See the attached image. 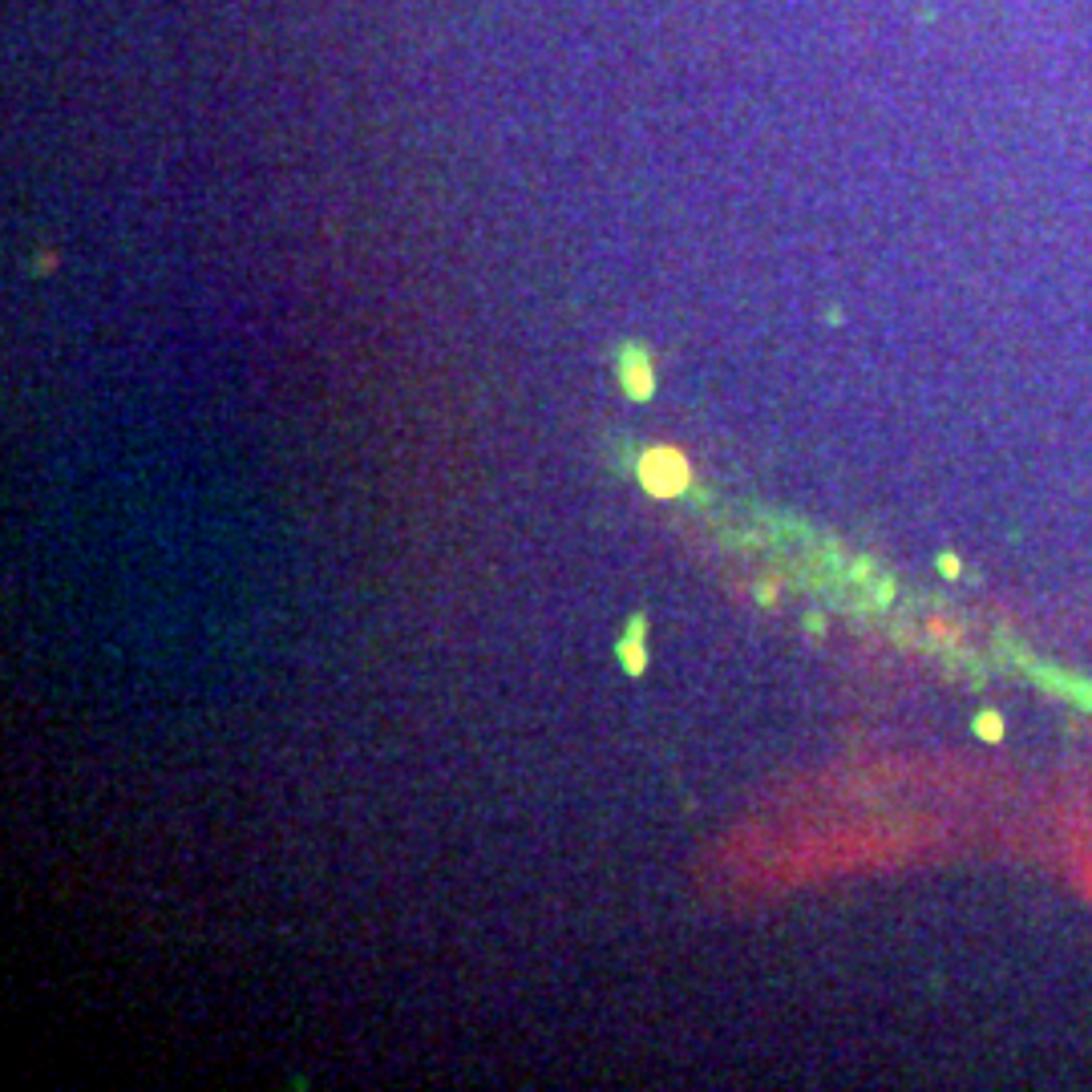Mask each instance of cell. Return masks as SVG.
Returning <instances> with one entry per match:
<instances>
[{"label":"cell","instance_id":"obj_1","mask_svg":"<svg viewBox=\"0 0 1092 1092\" xmlns=\"http://www.w3.org/2000/svg\"><path fill=\"white\" fill-rule=\"evenodd\" d=\"M640 481H644L648 493H656V498H676V493L688 489L692 469L676 449H652L640 461Z\"/></svg>","mask_w":1092,"mask_h":1092},{"label":"cell","instance_id":"obj_3","mask_svg":"<svg viewBox=\"0 0 1092 1092\" xmlns=\"http://www.w3.org/2000/svg\"><path fill=\"white\" fill-rule=\"evenodd\" d=\"M979 733L983 737H1000V717H979Z\"/></svg>","mask_w":1092,"mask_h":1092},{"label":"cell","instance_id":"obj_2","mask_svg":"<svg viewBox=\"0 0 1092 1092\" xmlns=\"http://www.w3.org/2000/svg\"><path fill=\"white\" fill-rule=\"evenodd\" d=\"M620 372H624V388L636 396V401H644V396L652 392V364H648V356L644 352H628L624 356V364H620Z\"/></svg>","mask_w":1092,"mask_h":1092}]
</instances>
